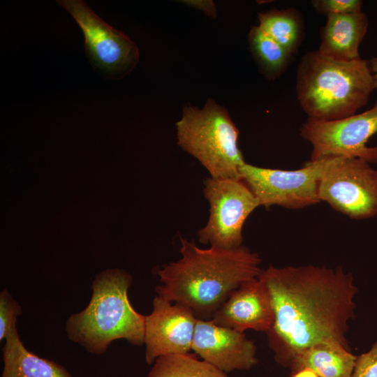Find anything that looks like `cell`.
I'll list each match as a JSON object with an SVG mask.
<instances>
[{"label":"cell","mask_w":377,"mask_h":377,"mask_svg":"<svg viewBox=\"0 0 377 377\" xmlns=\"http://www.w3.org/2000/svg\"><path fill=\"white\" fill-rule=\"evenodd\" d=\"M274 319L269 289L258 277L235 290L210 320L241 332L253 330L265 333L271 328Z\"/></svg>","instance_id":"obj_13"},{"label":"cell","mask_w":377,"mask_h":377,"mask_svg":"<svg viewBox=\"0 0 377 377\" xmlns=\"http://www.w3.org/2000/svg\"><path fill=\"white\" fill-rule=\"evenodd\" d=\"M368 25V18L362 11L327 15L318 51L323 56L337 61H350L360 59L359 47Z\"/></svg>","instance_id":"obj_14"},{"label":"cell","mask_w":377,"mask_h":377,"mask_svg":"<svg viewBox=\"0 0 377 377\" xmlns=\"http://www.w3.org/2000/svg\"><path fill=\"white\" fill-rule=\"evenodd\" d=\"M320 201L353 219L377 215V170L357 158L334 156L319 184Z\"/></svg>","instance_id":"obj_9"},{"label":"cell","mask_w":377,"mask_h":377,"mask_svg":"<svg viewBox=\"0 0 377 377\" xmlns=\"http://www.w3.org/2000/svg\"><path fill=\"white\" fill-rule=\"evenodd\" d=\"M22 312V307L11 293L7 289L2 290L0 293V341L8 336Z\"/></svg>","instance_id":"obj_20"},{"label":"cell","mask_w":377,"mask_h":377,"mask_svg":"<svg viewBox=\"0 0 377 377\" xmlns=\"http://www.w3.org/2000/svg\"><path fill=\"white\" fill-rule=\"evenodd\" d=\"M375 89L368 61L334 60L318 50L306 53L296 75L297 100L308 118L338 120L356 114Z\"/></svg>","instance_id":"obj_4"},{"label":"cell","mask_w":377,"mask_h":377,"mask_svg":"<svg viewBox=\"0 0 377 377\" xmlns=\"http://www.w3.org/2000/svg\"><path fill=\"white\" fill-rule=\"evenodd\" d=\"M178 145L196 158L214 179H241L245 163L239 130L228 111L209 98L202 108L186 105L176 124Z\"/></svg>","instance_id":"obj_5"},{"label":"cell","mask_w":377,"mask_h":377,"mask_svg":"<svg viewBox=\"0 0 377 377\" xmlns=\"http://www.w3.org/2000/svg\"><path fill=\"white\" fill-rule=\"evenodd\" d=\"M145 318V361L152 364L162 356L184 355L192 350L197 318L188 306L156 295Z\"/></svg>","instance_id":"obj_11"},{"label":"cell","mask_w":377,"mask_h":377,"mask_svg":"<svg viewBox=\"0 0 377 377\" xmlns=\"http://www.w3.org/2000/svg\"><path fill=\"white\" fill-rule=\"evenodd\" d=\"M374 78V89H377V57L368 61Z\"/></svg>","instance_id":"obj_25"},{"label":"cell","mask_w":377,"mask_h":377,"mask_svg":"<svg viewBox=\"0 0 377 377\" xmlns=\"http://www.w3.org/2000/svg\"><path fill=\"white\" fill-rule=\"evenodd\" d=\"M2 357L1 377H72L61 364L27 350L20 339L16 325L5 339Z\"/></svg>","instance_id":"obj_15"},{"label":"cell","mask_w":377,"mask_h":377,"mask_svg":"<svg viewBox=\"0 0 377 377\" xmlns=\"http://www.w3.org/2000/svg\"><path fill=\"white\" fill-rule=\"evenodd\" d=\"M291 377H319L318 375L309 368L302 369L291 374Z\"/></svg>","instance_id":"obj_24"},{"label":"cell","mask_w":377,"mask_h":377,"mask_svg":"<svg viewBox=\"0 0 377 377\" xmlns=\"http://www.w3.org/2000/svg\"><path fill=\"white\" fill-rule=\"evenodd\" d=\"M203 193L209 214L198 231L199 242L223 249L242 246L244 223L260 206L252 191L241 179L209 177L204 182Z\"/></svg>","instance_id":"obj_7"},{"label":"cell","mask_w":377,"mask_h":377,"mask_svg":"<svg viewBox=\"0 0 377 377\" xmlns=\"http://www.w3.org/2000/svg\"><path fill=\"white\" fill-rule=\"evenodd\" d=\"M311 4L316 11L328 15H340L361 12L360 0H314Z\"/></svg>","instance_id":"obj_21"},{"label":"cell","mask_w":377,"mask_h":377,"mask_svg":"<svg viewBox=\"0 0 377 377\" xmlns=\"http://www.w3.org/2000/svg\"><path fill=\"white\" fill-rule=\"evenodd\" d=\"M334 157L309 161L302 168L293 170L262 168L245 163L239 168L240 178L256 196L260 206L302 209L320 202V181Z\"/></svg>","instance_id":"obj_6"},{"label":"cell","mask_w":377,"mask_h":377,"mask_svg":"<svg viewBox=\"0 0 377 377\" xmlns=\"http://www.w3.org/2000/svg\"><path fill=\"white\" fill-rule=\"evenodd\" d=\"M357 356L337 342L316 343L297 354L289 368L291 374L309 368L319 377H351Z\"/></svg>","instance_id":"obj_16"},{"label":"cell","mask_w":377,"mask_h":377,"mask_svg":"<svg viewBox=\"0 0 377 377\" xmlns=\"http://www.w3.org/2000/svg\"><path fill=\"white\" fill-rule=\"evenodd\" d=\"M376 133L377 101L364 112L338 120L308 118L300 130L301 138L312 146L310 161L327 156H344L377 163V146H367Z\"/></svg>","instance_id":"obj_10"},{"label":"cell","mask_w":377,"mask_h":377,"mask_svg":"<svg viewBox=\"0 0 377 377\" xmlns=\"http://www.w3.org/2000/svg\"><path fill=\"white\" fill-rule=\"evenodd\" d=\"M146 377H228L215 366L192 354L157 358Z\"/></svg>","instance_id":"obj_18"},{"label":"cell","mask_w":377,"mask_h":377,"mask_svg":"<svg viewBox=\"0 0 377 377\" xmlns=\"http://www.w3.org/2000/svg\"><path fill=\"white\" fill-rule=\"evenodd\" d=\"M132 282V276L121 269L96 274L89 304L66 322L68 339L95 355L105 353L119 339L133 346L144 345L146 316L136 311L128 300Z\"/></svg>","instance_id":"obj_3"},{"label":"cell","mask_w":377,"mask_h":377,"mask_svg":"<svg viewBox=\"0 0 377 377\" xmlns=\"http://www.w3.org/2000/svg\"><path fill=\"white\" fill-rule=\"evenodd\" d=\"M181 258L156 274L158 295L189 307L198 319L211 320L230 295L257 279L263 269L259 255L244 245L232 249L198 247L180 238Z\"/></svg>","instance_id":"obj_2"},{"label":"cell","mask_w":377,"mask_h":377,"mask_svg":"<svg viewBox=\"0 0 377 377\" xmlns=\"http://www.w3.org/2000/svg\"><path fill=\"white\" fill-rule=\"evenodd\" d=\"M351 377H377V341L370 350L357 356Z\"/></svg>","instance_id":"obj_22"},{"label":"cell","mask_w":377,"mask_h":377,"mask_svg":"<svg viewBox=\"0 0 377 377\" xmlns=\"http://www.w3.org/2000/svg\"><path fill=\"white\" fill-rule=\"evenodd\" d=\"M259 28L292 54L296 53L304 34L300 13L295 9H272L258 14Z\"/></svg>","instance_id":"obj_17"},{"label":"cell","mask_w":377,"mask_h":377,"mask_svg":"<svg viewBox=\"0 0 377 377\" xmlns=\"http://www.w3.org/2000/svg\"><path fill=\"white\" fill-rule=\"evenodd\" d=\"M192 350L226 374L249 370L258 362L256 346L244 332L219 326L210 320L197 319Z\"/></svg>","instance_id":"obj_12"},{"label":"cell","mask_w":377,"mask_h":377,"mask_svg":"<svg viewBox=\"0 0 377 377\" xmlns=\"http://www.w3.org/2000/svg\"><path fill=\"white\" fill-rule=\"evenodd\" d=\"M80 27L88 59L107 78L119 79L131 72L139 61L136 45L124 32L104 22L82 0H60Z\"/></svg>","instance_id":"obj_8"},{"label":"cell","mask_w":377,"mask_h":377,"mask_svg":"<svg viewBox=\"0 0 377 377\" xmlns=\"http://www.w3.org/2000/svg\"><path fill=\"white\" fill-rule=\"evenodd\" d=\"M193 8L202 11L207 15L215 18L216 17V7L213 1L209 0H186L182 1Z\"/></svg>","instance_id":"obj_23"},{"label":"cell","mask_w":377,"mask_h":377,"mask_svg":"<svg viewBox=\"0 0 377 377\" xmlns=\"http://www.w3.org/2000/svg\"><path fill=\"white\" fill-rule=\"evenodd\" d=\"M249 41L256 61L268 77L279 76L289 64L293 54L266 35L258 26L251 27Z\"/></svg>","instance_id":"obj_19"},{"label":"cell","mask_w":377,"mask_h":377,"mask_svg":"<svg viewBox=\"0 0 377 377\" xmlns=\"http://www.w3.org/2000/svg\"><path fill=\"white\" fill-rule=\"evenodd\" d=\"M258 277L272 297L274 319L265 334L279 364L289 367L297 354L319 343L350 348L346 335L358 291L351 273L341 267L270 265Z\"/></svg>","instance_id":"obj_1"}]
</instances>
